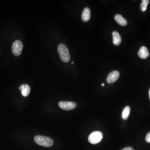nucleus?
<instances>
[{"instance_id":"4468645a","label":"nucleus","mask_w":150,"mask_h":150,"mask_svg":"<svg viewBox=\"0 0 150 150\" xmlns=\"http://www.w3.org/2000/svg\"><path fill=\"white\" fill-rule=\"evenodd\" d=\"M146 141L147 143H150V132L147 134L146 137Z\"/></svg>"},{"instance_id":"9b49d317","label":"nucleus","mask_w":150,"mask_h":150,"mask_svg":"<svg viewBox=\"0 0 150 150\" xmlns=\"http://www.w3.org/2000/svg\"><path fill=\"white\" fill-rule=\"evenodd\" d=\"M19 89L21 91L22 95L24 97L29 95L31 92L30 86L27 84H23L19 87Z\"/></svg>"},{"instance_id":"9d476101","label":"nucleus","mask_w":150,"mask_h":150,"mask_svg":"<svg viewBox=\"0 0 150 150\" xmlns=\"http://www.w3.org/2000/svg\"><path fill=\"white\" fill-rule=\"evenodd\" d=\"M114 19L118 24L121 26H126L128 23L126 19L123 18L122 15L120 14H116L115 16Z\"/></svg>"},{"instance_id":"2eb2a0df","label":"nucleus","mask_w":150,"mask_h":150,"mask_svg":"<svg viewBox=\"0 0 150 150\" xmlns=\"http://www.w3.org/2000/svg\"><path fill=\"white\" fill-rule=\"evenodd\" d=\"M122 150H134L133 148L131 147H126V148H124Z\"/></svg>"},{"instance_id":"dca6fc26","label":"nucleus","mask_w":150,"mask_h":150,"mask_svg":"<svg viewBox=\"0 0 150 150\" xmlns=\"http://www.w3.org/2000/svg\"><path fill=\"white\" fill-rule=\"evenodd\" d=\"M101 85H102V86H104V83H102V84H101Z\"/></svg>"},{"instance_id":"f257e3e1","label":"nucleus","mask_w":150,"mask_h":150,"mask_svg":"<svg viewBox=\"0 0 150 150\" xmlns=\"http://www.w3.org/2000/svg\"><path fill=\"white\" fill-rule=\"evenodd\" d=\"M34 140L38 145L45 147H52L54 144V141L52 138L43 136H36L34 138Z\"/></svg>"},{"instance_id":"f3484780","label":"nucleus","mask_w":150,"mask_h":150,"mask_svg":"<svg viewBox=\"0 0 150 150\" xmlns=\"http://www.w3.org/2000/svg\"><path fill=\"white\" fill-rule=\"evenodd\" d=\"M149 98H150V89L149 90Z\"/></svg>"},{"instance_id":"7ed1b4c3","label":"nucleus","mask_w":150,"mask_h":150,"mask_svg":"<svg viewBox=\"0 0 150 150\" xmlns=\"http://www.w3.org/2000/svg\"><path fill=\"white\" fill-rule=\"evenodd\" d=\"M103 134L100 131H96L92 133L89 137V142L93 144H96L99 143L102 140Z\"/></svg>"},{"instance_id":"a211bd4d","label":"nucleus","mask_w":150,"mask_h":150,"mask_svg":"<svg viewBox=\"0 0 150 150\" xmlns=\"http://www.w3.org/2000/svg\"><path fill=\"white\" fill-rule=\"evenodd\" d=\"M72 64H73V63H74V62H72Z\"/></svg>"},{"instance_id":"6e6552de","label":"nucleus","mask_w":150,"mask_h":150,"mask_svg":"<svg viewBox=\"0 0 150 150\" xmlns=\"http://www.w3.org/2000/svg\"><path fill=\"white\" fill-rule=\"evenodd\" d=\"M138 55L140 58L142 59L147 58L149 55V53L148 48L144 46L140 47V50L138 52Z\"/></svg>"},{"instance_id":"0eeeda50","label":"nucleus","mask_w":150,"mask_h":150,"mask_svg":"<svg viewBox=\"0 0 150 150\" xmlns=\"http://www.w3.org/2000/svg\"><path fill=\"white\" fill-rule=\"evenodd\" d=\"M113 43L116 46H118L121 43L122 41L121 36L118 32L114 31L113 32Z\"/></svg>"},{"instance_id":"f8f14e48","label":"nucleus","mask_w":150,"mask_h":150,"mask_svg":"<svg viewBox=\"0 0 150 150\" xmlns=\"http://www.w3.org/2000/svg\"><path fill=\"white\" fill-rule=\"evenodd\" d=\"M131 109L129 106H126L123 109V113H122V118L124 120L128 119L129 116Z\"/></svg>"},{"instance_id":"20e7f679","label":"nucleus","mask_w":150,"mask_h":150,"mask_svg":"<svg viewBox=\"0 0 150 150\" xmlns=\"http://www.w3.org/2000/svg\"><path fill=\"white\" fill-rule=\"evenodd\" d=\"M23 48V44L19 40H17L13 43L12 46V53L14 56H19L21 54Z\"/></svg>"},{"instance_id":"f03ea898","label":"nucleus","mask_w":150,"mask_h":150,"mask_svg":"<svg viewBox=\"0 0 150 150\" xmlns=\"http://www.w3.org/2000/svg\"><path fill=\"white\" fill-rule=\"evenodd\" d=\"M58 51L60 57L63 61L67 63L70 59V55L69 50L66 45L64 44H61L58 47Z\"/></svg>"},{"instance_id":"423d86ee","label":"nucleus","mask_w":150,"mask_h":150,"mask_svg":"<svg viewBox=\"0 0 150 150\" xmlns=\"http://www.w3.org/2000/svg\"><path fill=\"white\" fill-rule=\"evenodd\" d=\"M120 77V73L118 71L112 72L109 74L107 78V82L109 83H112L116 81Z\"/></svg>"},{"instance_id":"1a4fd4ad","label":"nucleus","mask_w":150,"mask_h":150,"mask_svg":"<svg viewBox=\"0 0 150 150\" xmlns=\"http://www.w3.org/2000/svg\"><path fill=\"white\" fill-rule=\"evenodd\" d=\"M91 18V10L89 8H84L81 16V19L83 22H87Z\"/></svg>"},{"instance_id":"39448f33","label":"nucleus","mask_w":150,"mask_h":150,"mask_svg":"<svg viewBox=\"0 0 150 150\" xmlns=\"http://www.w3.org/2000/svg\"><path fill=\"white\" fill-rule=\"evenodd\" d=\"M58 106L63 110L70 111L75 109L77 104L76 103L72 101H60L58 103Z\"/></svg>"},{"instance_id":"ddd939ff","label":"nucleus","mask_w":150,"mask_h":150,"mask_svg":"<svg viewBox=\"0 0 150 150\" xmlns=\"http://www.w3.org/2000/svg\"><path fill=\"white\" fill-rule=\"evenodd\" d=\"M149 3V0H142V3L140 4V8L143 12L146 11L147 9V6Z\"/></svg>"}]
</instances>
